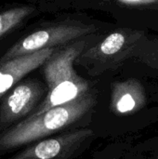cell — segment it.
Instances as JSON below:
<instances>
[{"mask_svg": "<svg viewBox=\"0 0 158 159\" xmlns=\"http://www.w3.org/2000/svg\"><path fill=\"white\" fill-rule=\"evenodd\" d=\"M156 124H158V103L149 108V110L145 113L142 121L141 129L144 130Z\"/></svg>", "mask_w": 158, "mask_h": 159, "instance_id": "14", "label": "cell"}, {"mask_svg": "<svg viewBox=\"0 0 158 159\" xmlns=\"http://www.w3.org/2000/svg\"><path fill=\"white\" fill-rule=\"evenodd\" d=\"M95 138L90 128H74L30 143L8 159H73Z\"/></svg>", "mask_w": 158, "mask_h": 159, "instance_id": "5", "label": "cell"}, {"mask_svg": "<svg viewBox=\"0 0 158 159\" xmlns=\"http://www.w3.org/2000/svg\"><path fill=\"white\" fill-rule=\"evenodd\" d=\"M97 104L98 95L90 89L70 102L27 117L0 134V154L74 129L84 117L92 114Z\"/></svg>", "mask_w": 158, "mask_h": 159, "instance_id": "1", "label": "cell"}, {"mask_svg": "<svg viewBox=\"0 0 158 159\" xmlns=\"http://www.w3.org/2000/svg\"><path fill=\"white\" fill-rule=\"evenodd\" d=\"M59 48H44L0 61V100L25 75L43 65Z\"/></svg>", "mask_w": 158, "mask_h": 159, "instance_id": "8", "label": "cell"}, {"mask_svg": "<svg viewBox=\"0 0 158 159\" xmlns=\"http://www.w3.org/2000/svg\"><path fill=\"white\" fill-rule=\"evenodd\" d=\"M98 31L93 24L66 22L40 29L25 36L12 46L0 59V61L30 54L44 48L62 47L81 37L93 34Z\"/></svg>", "mask_w": 158, "mask_h": 159, "instance_id": "6", "label": "cell"}, {"mask_svg": "<svg viewBox=\"0 0 158 159\" xmlns=\"http://www.w3.org/2000/svg\"><path fill=\"white\" fill-rule=\"evenodd\" d=\"M123 159H149L147 157H145L142 155H140L138 153H135L133 151H131L129 148L127 150V152L124 155V158Z\"/></svg>", "mask_w": 158, "mask_h": 159, "instance_id": "15", "label": "cell"}, {"mask_svg": "<svg viewBox=\"0 0 158 159\" xmlns=\"http://www.w3.org/2000/svg\"><path fill=\"white\" fill-rule=\"evenodd\" d=\"M132 17L129 27L158 33V0H114Z\"/></svg>", "mask_w": 158, "mask_h": 159, "instance_id": "9", "label": "cell"}, {"mask_svg": "<svg viewBox=\"0 0 158 159\" xmlns=\"http://www.w3.org/2000/svg\"><path fill=\"white\" fill-rule=\"evenodd\" d=\"M148 35L142 30L126 26L117 28L86 48L74 62L86 67L91 75L115 70L136 56Z\"/></svg>", "mask_w": 158, "mask_h": 159, "instance_id": "4", "label": "cell"}, {"mask_svg": "<svg viewBox=\"0 0 158 159\" xmlns=\"http://www.w3.org/2000/svg\"><path fill=\"white\" fill-rule=\"evenodd\" d=\"M134 136H129L114 144H111L102 154L101 159H123L127 150L134 143Z\"/></svg>", "mask_w": 158, "mask_h": 159, "instance_id": "13", "label": "cell"}, {"mask_svg": "<svg viewBox=\"0 0 158 159\" xmlns=\"http://www.w3.org/2000/svg\"><path fill=\"white\" fill-rule=\"evenodd\" d=\"M158 103V85L130 77L111 85L105 130L115 136L141 131L145 113Z\"/></svg>", "mask_w": 158, "mask_h": 159, "instance_id": "3", "label": "cell"}, {"mask_svg": "<svg viewBox=\"0 0 158 159\" xmlns=\"http://www.w3.org/2000/svg\"><path fill=\"white\" fill-rule=\"evenodd\" d=\"M129 149L147 158L158 159V134L142 140L138 143H132Z\"/></svg>", "mask_w": 158, "mask_h": 159, "instance_id": "12", "label": "cell"}, {"mask_svg": "<svg viewBox=\"0 0 158 159\" xmlns=\"http://www.w3.org/2000/svg\"><path fill=\"white\" fill-rule=\"evenodd\" d=\"M34 10V7L22 6L5 10L0 13V37L14 30L30 16Z\"/></svg>", "mask_w": 158, "mask_h": 159, "instance_id": "11", "label": "cell"}, {"mask_svg": "<svg viewBox=\"0 0 158 159\" xmlns=\"http://www.w3.org/2000/svg\"><path fill=\"white\" fill-rule=\"evenodd\" d=\"M132 60L142 67V76L158 78V35H148Z\"/></svg>", "mask_w": 158, "mask_h": 159, "instance_id": "10", "label": "cell"}, {"mask_svg": "<svg viewBox=\"0 0 158 159\" xmlns=\"http://www.w3.org/2000/svg\"><path fill=\"white\" fill-rule=\"evenodd\" d=\"M99 38L100 36L89 34L72 41L59 48L43 64V72L47 92L44 100L28 117L70 102L91 89L88 81L80 77L74 71V63L79 54Z\"/></svg>", "mask_w": 158, "mask_h": 159, "instance_id": "2", "label": "cell"}, {"mask_svg": "<svg viewBox=\"0 0 158 159\" xmlns=\"http://www.w3.org/2000/svg\"><path fill=\"white\" fill-rule=\"evenodd\" d=\"M47 87L36 79L19 82L0 101V134L27 118L44 100Z\"/></svg>", "mask_w": 158, "mask_h": 159, "instance_id": "7", "label": "cell"}]
</instances>
